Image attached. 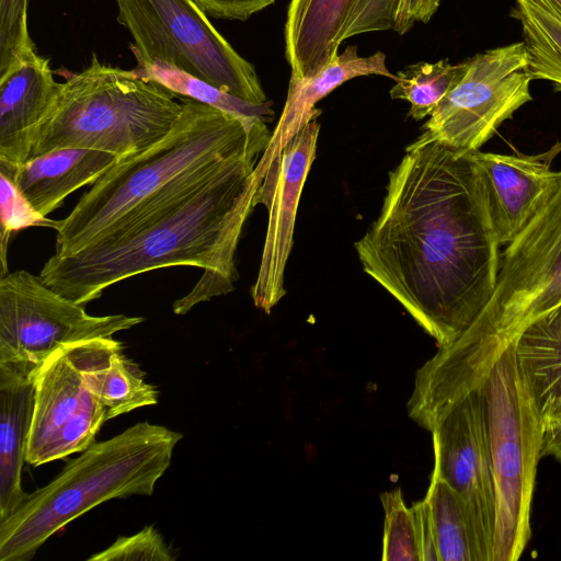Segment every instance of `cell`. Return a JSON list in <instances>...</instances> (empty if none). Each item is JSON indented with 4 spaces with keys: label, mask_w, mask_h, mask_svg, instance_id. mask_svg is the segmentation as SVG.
<instances>
[{
    "label": "cell",
    "mask_w": 561,
    "mask_h": 561,
    "mask_svg": "<svg viewBox=\"0 0 561 561\" xmlns=\"http://www.w3.org/2000/svg\"><path fill=\"white\" fill-rule=\"evenodd\" d=\"M425 499L432 510L439 560L483 561L463 499L435 473H432Z\"/></svg>",
    "instance_id": "603a6c76"
},
{
    "label": "cell",
    "mask_w": 561,
    "mask_h": 561,
    "mask_svg": "<svg viewBox=\"0 0 561 561\" xmlns=\"http://www.w3.org/2000/svg\"><path fill=\"white\" fill-rule=\"evenodd\" d=\"M433 473L465 501L483 561H492L496 494L492 458L479 394L471 390L457 400L431 431Z\"/></svg>",
    "instance_id": "7c38bea8"
},
{
    "label": "cell",
    "mask_w": 561,
    "mask_h": 561,
    "mask_svg": "<svg viewBox=\"0 0 561 561\" xmlns=\"http://www.w3.org/2000/svg\"><path fill=\"white\" fill-rule=\"evenodd\" d=\"M211 18L247 21L276 0H194Z\"/></svg>",
    "instance_id": "4dcf8cb0"
},
{
    "label": "cell",
    "mask_w": 561,
    "mask_h": 561,
    "mask_svg": "<svg viewBox=\"0 0 561 561\" xmlns=\"http://www.w3.org/2000/svg\"><path fill=\"white\" fill-rule=\"evenodd\" d=\"M319 131L316 117L271 161L255 197L256 205L266 207L268 221L251 296L255 307L266 313L286 295L285 268L294 243L300 195L316 158Z\"/></svg>",
    "instance_id": "4fadbf2b"
},
{
    "label": "cell",
    "mask_w": 561,
    "mask_h": 561,
    "mask_svg": "<svg viewBox=\"0 0 561 561\" xmlns=\"http://www.w3.org/2000/svg\"><path fill=\"white\" fill-rule=\"evenodd\" d=\"M513 346L542 425L561 411V304L528 323Z\"/></svg>",
    "instance_id": "ffe728a7"
},
{
    "label": "cell",
    "mask_w": 561,
    "mask_h": 561,
    "mask_svg": "<svg viewBox=\"0 0 561 561\" xmlns=\"http://www.w3.org/2000/svg\"><path fill=\"white\" fill-rule=\"evenodd\" d=\"M176 94L136 70L100 62L59 83L39 123L28 159L62 148H89L118 158L160 140L178 119Z\"/></svg>",
    "instance_id": "8992f818"
},
{
    "label": "cell",
    "mask_w": 561,
    "mask_h": 561,
    "mask_svg": "<svg viewBox=\"0 0 561 561\" xmlns=\"http://www.w3.org/2000/svg\"><path fill=\"white\" fill-rule=\"evenodd\" d=\"M176 554L153 526H146L131 536L118 537L108 548L89 561L156 560L174 561Z\"/></svg>",
    "instance_id": "f546056e"
},
{
    "label": "cell",
    "mask_w": 561,
    "mask_h": 561,
    "mask_svg": "<svg viewBox=\"0 0 561 561\" xmlns=\"http://www.w3.org/2000/svg\"><path fill=\"white\" fill-rule=\"evenodd\" d=\"M440 0H356L348 16L345 39L369 32L393 30L405 34L416 22L427 23Z\"/></svg>",
    "instance_id": "484cf974"
},
{
    "label": "cell",
    "mask_w": 561,
    "mask_h": 561,
    "mask_svg": "<svg viewBox=\"0 0 561 561\" xmlns=\"http://www.w3.org/2000/svg\"><path fill=\"white\" fill-rule=\"evenodd\" d=\"M471 390L480 398L495 482L492 561H516L531 534L530 508L540 459L541 422L520 375L513 343Z\"/></svg>",
    "instance_id": "52a82bcc"
},
{
    "label": "cell",
    "mask_w": 561,
    "mask_h": 561,
    "mask_svg": "<svg viewBox=\"0 0 561 561\" xmlns=\"http://www.w3.org/2000/svg\"><path fill=\"white\" fill-rule=\"evenodd\" d=\"M117 22L144 67L162 61L244 101L267 102L254 66L214 27L194 0H116Z\"/></svg>",
    "instance_id": "ba28073f"
},
{
    "label": "cell",
    "mask_w": 561,
    "mask_h": 561,
    "mask_svg": "<svg viewBox=\"0 0 561 561\" xmlns=\"http://www.w3.org/2000/svg\"><path fill=\"white\" fill-rule=\"evenodd\" d=\"M411 511L415 523L421 561H440L430 503L424 499L414 503Z\"/></svg>",
    "instance_id": "1f68e13d"
},
{
    "label": "cell",
    "mask_w": 561,
    "mask_h": 561,
    "mask_svg": "<svg viewBox=\"0 0 561 561\" xmlns=\"http://www.w3.org/2000/svg\"><path fill=\"white\" fill-rule=\"evenodd\" d=\"M1 192V274L4 276L8 271L7 252L10 236L12 232L33 226L59 227V221L48 219L36 211L27 199L21 194L12 179L0 171Z\"/></svg>",
    "instance_id": "83f0119b"
},
{
    "label": "cell",
    "mask_w": 561,
    "mask_h": 561,
    "mask_svg": "<svg viewBox=\"0 0 561 561\" xmlns=\"http://www.w3.org/2000/svg\"><path fill=\"white\" fill-rule=\"evenodd\" d=\"M144 321L126 314L91 316L39 276L19 270L0 278V367L34 380L62 347L113 337Z\"/></svg>",
    "instance_id": "9c48e42d"
},
{
    "label": "cell",
    "mask_w": 561,
    "mask_h": 561,
    "mask_svg": "<svg viewBox=\"0 0 561 561\" xmlns=\"http://www.w3.org/2000/svg\"><path fill=\"white\" fill-rule=\"evenodd\" d=\"M34 412V380L0 367V522L28 493L21 485Z\"/></svg>",
    "instance_id": "d6986e66"
},
{
    "label": "cell",
    "mask_w": 561,
    "mask_h": 561,
    "mask_svg": "<svg viewBox=\"0 0 561 561\" xmlns=\"http://www.w3.org/2000/svg\"><path fill=\"white\" fill-rule=\"evenodd\" d=\"M552 457L561 462V411L541 425L540 458Z\"/></svg>",
    "instance_id": "d6a6232c"
},
{
    "label": "cell",
    "mask_w": 561,
    "mask_h": 561,
    "mask_svg": "<svg viewBox=\"0 0 561 561\" xmlns=\"http://www.w3.org/2000/svg\"><path fill=\"white\" fill-rule=\"evenodd\" d=\"M267 145H253L215 174L175 187L80 250L54 254L38 276L83 307L118 282L171 266L204 271L173 302L176 314L229 294L238 279L237 247L264 178L257 162Z\"/></svg>",
    "instance_id": "7a4b0ae2"
},
{
    "label": "cell",
    "mask_w": 561,
    "mask_h": 561,
    "mask_svg": "<svg viewBox=\"0 0 561 561\" xmlns=\"http://www.w3.org/2000/svg\"><path fill=\"white\" fill-rule=\"evenodd\" d=\"M370 75L397 80V76L388 70L386 55L382 51L362 57L357 53V46L350 45L318 75L307 79L290 77L282 115L259 161L268 168L271 161L280 153L285 146L311 119L320 116L321 111L316 107L320 100L344 82Z\"/></svg>",
    "instance_id": "ac0fdd59"
},
{
    "label": "cell",
    "mask_w": 561,
    "mask_h": 561,
    "mask_svg": "<svg viewBox=\"0 0 561 561\" xmlns=\"http://www.w3.org/2000/svg\"><path fill=\"white\" fill-rule=\"evenodd\" d=\"M181 103L178 119L160 140L118 158L59 221L55 254L80 250L187 178L271 140L266 122L249 128L237 116L206 103L188 98Z\"/></svg>",
    "instance_id": "3957f363"
},
{
    "label": "cell",
    "mask_w": 561,
    "mask_h": 561,
    "mask_svg": "<svg viewBox=\"0 0 561 561\" xmlns=\"http://www.w3.org/2000/svg\"><path fill=\"white\" fill-rule=\"evenodd\" d=\"M58 85L49 60L37 53L0 76V162L16 167L28 160Z\"/></svg>",
    "instance_id": "9a60e30c"
},
{
    "label": "cell",
    "mask_w": 561,
    "mask_h": 561,
    "mask_svg": "<svg viewBox=\"0 0 561 561\" xmlns=\"http://www.w3.org/2000/svg\"><path fill=\"white\" fill-rule=\"evenodd\" d=\"M491 225L500 245H507L549 197L559 171L539 156L474 151Z\"/></svg>",
    "instance_id": "5bb4252c"
},
{
    "label": "cell",
    "mask_w": 561,
    "mask_h": 561,
    "mask_svg": "<svg viewBox=\"0 0 561 561\" xmlns=\"http://www.w3.org/2000/svg\"><path fill=\"white\" fill-rule=\"evenodd\" d=\"M474 151L435 141L407 150L379 216L355 242L364 272L438 347L471 325L497 280L500 244Z\"/></svg>",
    "instance_id": "6da1fadb"
},
{
    "label": "cell",
    "mask_w": 561,
    "mask_h": 561,
    "mask_svg": "<svg viewBox=\"0 0 561 561\" xmlns=\"http://www.w3.org/2000/svg\"><path fill=\"white\" fill-rule=\"evenodd\" d=\"M136 72L148 81L164 87L176 95L193 99L228 112L241 119L249 128L274 117L272 101L255 104L226 93L218 88L162 61L136 67Z\"/></svg>",
    "instance_id": "cb8c5ba5"
},
{
    "label": "cell",
    "mask_w": 561,
    "mask_h": 561,
    "mask_svg": "<svg viewBox=\"0 0 561 561\" xmlns=\"http://www.w3.org/2000/svg\"><path fill=\"white\" fill-rule=\"evenodd\" d=\"M469 68L431 113L421 136L407 147L428 142L479 150L525 103L533 80L524 43L488 49L469 58Z\"/></svg>",
    "instance_id": "30bf717a"
},
{
    "label": "cell",
    "mask_w": 561,
    "mask_h": 561,
    "mask_svg": "<svg viewBox=\"0 0 561 561\" xmlns=\"http://www.w3.org/2000/svg\"><path fill=\"white\" fill-rule=\"evenodd\" d=\"M385 508L382 561H421L415 523L401 490L380 495Z\"/></svg>",
    "instance_id": "4316f807"
},
{
    "label": "cell",
    "mask_w": 561,
    "mask_h": 561,
    "mask_svg": "<svg viewBox=\"0 0 561 561\" xmlns=\"http://www.w3.org/2000/svg\"><path fill=\"white\" fill-rule=\"evenodd\" d=\"M96 339L67 345L34 378V412L26 462L41 466L83 451L108 421L88 367Z\"/></svg>",
    "instance_id": "8fae6325"
},
{
    "label": "cell",
    "mask_w": 561,
    "mask_h": 561,
    "mask_svg": "<svg viewBox=\"0 0 561 561\" xmlns=\"http://www.w3.org/2000/svg\"><path fill=\"white\" fill-rule=\"evenodd\" d=\"M118 157L96 149L62 148L12 167L0 162L33 208L47 217L76 190L94 184Z\"/></svg>",
    "instance_id": "2e32d148"
},
{
    "label": "cell",
    "mask_w": 561,
    "mask_h": 561,
    "mask_svg": "<svg viewBox=\"0 0 561 561\" xmlns=\"http://www.w3.org/2000/svg\"><path fill=\"white\" fill-rule=\"evenodd\" d=\"M560 304L561 171L545 204L500 254L486 306L421 367L426 386L446 401L465 396L528 323Z\"/></svg>",
    "instance_id": "277c9868"
},
{
    "label": "cell",
    "mask_w": 561,
    "mask_h": 561,
    "mask_svg": "<svg viewBox=\"0 0 561 561\" xmlns=\"http://www.w3.org/2000/svg\"><path fill=\"white\" fill-rule=\"evenodd\" d=\"M510 15L520 23L533 80L550 81L561 91V18L542 0H514ZM560 150L558 144L539 156L550 162Z\"/></svg>",
    "instance_id": "7402d4cb"
},
{
    "label": "cell",
    "mask_w": 561,
    "mask_h": 561,
    "mask_svg": "<svg viewBox=\"0 0 561 561\" xmlns=\"http://www.w3.org/2000/svg\"><path fill=\"white\" fill-rule=\"evenodd\" d=\"M121 351L122 344L113 337L96 339L88 367L91 387L110 420L158 402L156 388Z\"/></svg>",
    "instance_id": "44dd1931"
},
{
    "label": "cell",
    "mask_w": 561,
    "mask_h": 561,
    "mask_svg": "<svg viewBox=\"0 0 561 561\" xmlns=\"http://www.w3.org/2000/svg\"><path fill=\"white\" fill-rule=\"evenodd\" d=\"M548 7H550L559 18H561V0H542Z\"/></svg>",
    "instance_id": "836d02e7"
},
{
    "label": "cell",
    "mask_w": 561,
    "mask_h": 561,
    "mask_svg": "<svg viewBox=\"0 0 561 561\" xmlns=\"http://www.w3.org/2000/svg\"><path fill=\"white\" fill-rule=\"evenodd\" d=\"M182 434L147 421L93 443L0 522V561H28L46 540L96 505L151 495Z\"/></svg>",
    "instance_id": "5b68a950"
},
{
    "label": "cell",
    "mask_w": 561,
    "mask_h": 561,
    "mask_svg": "<svg viewBox=\"0 0 561 561\" xmlns=\"http://www.w3.org/2000/svg\"><path fill=\"white\" fill-rule=\"evenodd\" d=\"M356 0H290L284 27L290 77L318 75L339 56Z\"/></svg>",
    "instance_id": "e0dca14e"
},
{
    "label": "cell",
    "mask_w": 561,
    "mask_h": 561,
    "mask_svg": "<svg viewBox=\"0 0 561 561\" xmlns=\"http://www.w3.org/2000/svg\"><path fill=\"white\" fill-rule=\"evenodd\" d=\"M469 59L451 65L448 59L419 61L397 71L396 84L389 94L393 100L411 104L408 113L415 121L430 116L444 96L455 88L469 68Z\"/></svg>",
    "instance_id": "d4e9b609"
},
{
    "label": "cell",
    "mask_w": 561,
    "mask_h": 561,
    "mask_svg": "<svg viewBox=\"0 0 561 561\" xmlns=\"http://www.w3.org/2000/svg\"><path fill=\"white\" fill-rule=\"evenodd\" d=\"M34 53L27 28V0H0V76Z\"/></svg>",
    "instance_id": "f1b7e54d"
}]
</instances>
